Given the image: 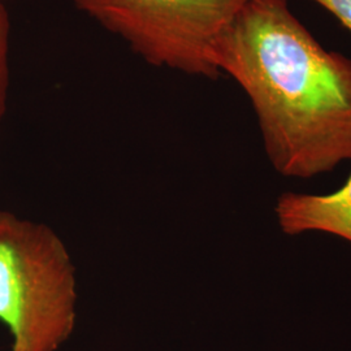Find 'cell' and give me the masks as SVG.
Instances as JSON below:
<instances>
[{
	"instance_id": "1",
	"label": "cell",
	"mask_w": 351,
	"mask_h": 351,
	"mask_svg": "<svg viewBox=\"0 0 351 351\" xmlns=\"http://www.w3.org/2000/svg\"><path fill=\"white\" fill-rule=\"evenodd\" d=\"M213 63L250 98L280 175L313 178L351 160V59L326 50L288 0H247Z\"/></svg>"
},
{
	"instance_id": "2",
	"label": "cell",
	"mask_w": 351,
	"mask_h": 351,
	"mask_svg": "<svg viewBox=\"0 0 351 351\" xmlns=\"http://www.w3.org/2000/svg\"><path fill=\"white\" fill-rule=\"evenodd\" d=\"M75 264L50 226L0 210V322L12 351H58L77 317Z\"/></svg>"
},
{
	"instance_id": "3",
	"label": "cell",
	"mask_w": 351,
	"mask_h": 351,
	"mask_svg": "<svg viewBox=\"0 0 351 351\" xmlns=\"http://www.w3.org/2000/svg\"><path fill=\"white\" fill-rule=\"evenodd\" d=\"M147 63L216 78V40L247 0H72Z\"/></svg>"
},
{
	"instance_id": "4",
	"label": "cell",
	"mask_w": 351,
	"mask_h": 351,
	"mask_svg": "<svg viewBox=\"0 0 351 351\" xmlns=\"http://www.w3.org/2000/svg\"><path fill=\"white\" fill-rule=\"evenodd\" d=\"M277 221L289 236L323 232L351 243V175L330 194L284 193L276 203Z\"/></svg>"
},
{
	"instance_id": "5",
	"label": "cell",
	"mask_w": 351,
	"mask_h": 351,
	"mask_svg": "<svg viewBox=\"0 0 351 351\" xmlns=\"http://www.w3.org/2000/svg\"><path fill=\"white\" fill-rule=\"evenodd\" d=\"M10 34L11 25L4 1L0 0V124L5 116L10 88Z\"/></svg>"
},
{
	"instance_id": "6",
	"label": "cell",
	"mask_w": 351,
	"mask_h": 351,
	"mask_svg": "<svg viewBox=\"0 0 351 351\" xmlns=\"http://www.w3.org/2000/svg\"><path fill=\"white\" fill-rule=\"evenodd\" d=\"M326 11L333 13L339 23L351 32V0H314Z\"/></svg>"
},
{
	"instance_id": "7",
	"label": "cell",
	"mask_w": 351,
	"mask_h": 351,
	"mask_svg": "<svg viewBox=\"0 0 351 351\" xmlns=\"http://www.w3.org/2000/svg\"><path fill=\"white\" fill-rule=\"evenodd\" d=\"M1 1H4V0H1Z\"/></svg>"
}]
</instances>
